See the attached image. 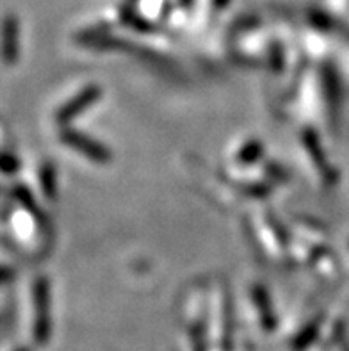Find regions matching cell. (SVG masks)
I'll use <instances>...</instances> for the list:
<instances>
[{
    "instance_id": "obj_9",
    "label": "cell",
    "mask_w": 349,
    "mask_h": 351,
    "mask_svg": "<svg viewBox=\"0 0 349 351\" xmlns=\"http://www.w3.org/2000/svg\"><path fill=\"white\" fill-rule=\"evenodd\" d=\"M264 159H267L264 143L255 138V136H244V138L237 139L228 147L223 165L234 166V168H244V166H253L256 162H262Z\"/></svg>"
},
{
    "instance_id": "obj_3",
    "label": "cell",
    "mask_w": 349,
    "mask_h": 351,
    "mask_svg": "<svg viewBox=\"0 0 349 351\" xmlns=\"http://www.w3.org/2000/svg\"><path fill=\"white\" fill-rule=\"evenodd\" d=\"M244 228L255 252L265 263L271 266L291 267V230L287 221H283L264 205H256L244 213Z\"/></svg>"
},
{
    "instance_id": "obj_10",
    "label": "cell",
    "mask_w": 349,
    "mask_h": 351,
    "mask_svg": "<svg viewBox=\"0 0 349 351\" xmlns=\"http://www.w3.org/2000/svg\"><path fill=\"white\" fill-rule=\"evenodd\" d=\"M32 191L38 195L43 205H52L58 200V171L49 159H41L36 165Z\"/></svg>"
},
{
    "instance_id": "obj_6",
    "label": "cell",
    "mask_w": 349,
    "mask_h": 351,
    "mask_svg": "<svg viewBox=\"0 0 349 351\" xmlns=\"http://www.w3.org/2000/svg\"><path fill=\"white\" fill-rule=\"evenodd\" d=\"M58 141L62 148L73 152L80 159L88 160L91 165L106 166L112 160V152L102 141H97L93 136L71 127L58 129Z\"/></svg>"
},
{
    "instance_id": "obj_5",
    "label": "cell",
    "mask_w": 349,
    "mask_h": 351,
    "mask_svg": "<svg viewBox=\"0 0 349 351\" xmlns=\"http://www.w3.org/2000/svg\"><path fill=\"white\" fill-rule=\"evenodd\" d=\"M298 157L310 184L319 191H328L337 184L335 166L328 156L323 134L314 127H298L296 134Z\"/></svg>"
},
{
    "instance_id": "obj_11",
    "label": "cell",
    "mask_w": 349,
    "mask_h": 351,
    "mask_svg": "<svg viewBox=\"0 0 349 351\" xmlns=\"http://www.w3.org/2000/svg\"><path fill=\"white\" fill-rule=\"evenodd\" d=\"M2 58L5 66L16 64L20 58V23L14 14H8L4 18V29H2Z\"/></svg>"
},
{
    "instance_id": "obj_7",
    "label": "cell",
    "mask_w": 349,
    "mask_h": 351,
    "mask_svg": "<svg viewBox=\"0 0 349 351\" xmlns=\"http://www.w3.org/2000/svg\"><path fill=\"white\" fill-rule=\"evenodd\" d=\"M104 97V88L100 84L89 82L79 88L75 93L68 97L62 104H59L52 112V121L58 129L71 127L73 121L84 116L91 107L97 106Z\"/></svg>"
},
{
    "instance_id": "obj_12",
    "label": "cell",
    "mask_w": 349,
    "mask_h": 351,
    "mask_svg": "<svg viewBox=\"0 0 349 351\" xmlns=\"http://www.w3.org/2000/svg\"><path fill=\"white\" fill-rule=\"evenodd\" d=\"M312 271L317 276L319 280L323 282H335L341 275V266H339V258L332 248L324 250L323 254L319 255L317 261L312 266Z\"/></svg>"
},
{
    "instance_id": "obj_4",
    "label": "cell",
    "mask_w": 349,
    "mask_h": 351,
    "mask_svg": "<svg viewBox=\"0 0 349 351\" xmlns=\"http://www.w3.org/2000/svg\"><path fill=\"white\" fill-rule=\"evenodd\" d=\"M274 29L271 20L258 16H244L226 34V50L237 64L248 68H265L274 43Z\"/></svg>"
},
{
    "instance_id": "obj_8",
    "label": "cell",
    "mask_w": 349,
    "mask_h": 351,
    "mask_svg": "<svg viewBox=\"0 0 349 351\" xmlns=\"http://www.w3.org/2000/svg\"><path fill=\"white\" fill-rule=\"evenodd\" d=\"M287 225L292 239L300 241L306 246H312L319 252L330 248V230L319 219L310 218L305 214H296V216L289 218Z\"/></svg>"
},
{
    "instance_id": "obj_13",
    "label": "cell",
    "mask_w": 349,
    "mask_h": 351,
    "mask_svg": "<svg viewBox=\"0 0 349 351\" xmlns=\"http://www.w3.org/2000/svg\"><path fill=\"white\" fill-rule=\"evenodd\" d=\"M2 169H4V177H16L22 169V160L18 159L16 154L13 152L4 150V156H2Z\"/></svg>"
},
{
    "instance_id": "obj_2",
    "label": "cell",
    "mask_w": 349,
    "mask_h": 351,
    "mask_svg": "<svg viewBox=\"0 0 349 351\" xmlns=\"http://www.w3.org/2000/svg\"><path fill=\"white\" fill-rule=\"evenodd\" d=\"M4 246H11L16 255L27 261H43L53 246V230L45 205L29 184L14 182L5 196Z\"/></svg>"
},
{
    "instance_id": "obj_1",
    "label": "cell",
    "mask_w": 349,
    "mask_h": 351,
    "mask_svg": "<svg viewBox=\"0 0 349 351\" xmlns=\"http://www.w3.org/2000/svg\"><path fill=\"white\" fill-rule=\"evenodd\" d=\"M341 84L332 62H306L292 88L278 98L276 109L296 127H314L328 138L337 125Z\"/></svg>"
}]
</instances>
